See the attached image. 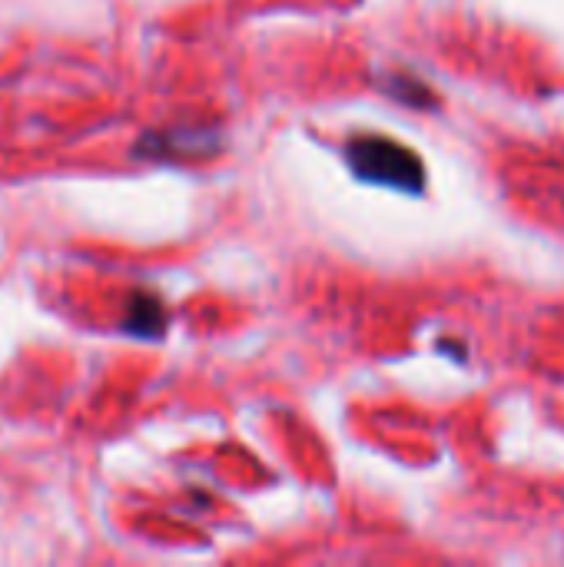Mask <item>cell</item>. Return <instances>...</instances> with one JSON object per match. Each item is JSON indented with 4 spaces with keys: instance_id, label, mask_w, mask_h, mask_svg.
<instances>
[{
    "instance_id": "7a4b0ae2",
    "label": "cell",
    "mask_w": 564,
    "mask_h": 567,
    "mask_svg": "<svg viewBox=\"0 0 564 567\" xmlns=\"http://www.w3.org/2000/svg\"><path fill=\"white\" fill-rule=\"evenodd\" d=\"M133 336H143V339H153L163 332L166 326V312H163V302L153 296V292H136L126 306V322H123Z\"/></svg>"
},
{
    "instance_id": "3957f363",
    "label": "cell",
    "mask_w": 564,
    "mask_h": 567,
    "mask_svg": "<svg viewBox=\"0 0 564 567\" xmlns=\"http://www.w3.org/2000/svg\"><path fill=\"white\" fill-rule=\"evenodd\" d=\"M386 93L396 96V100H402V103H409V106H432L435 103V96L429 93L425 83H419L412 76H402V73H396V76L386 80Z\"/></svg>"
},
{
    "instance_id": "6da1fadb",
    "label": "cell",
    "mask_w": 564,
    "mask_h": 567,
    "mask_svg": "<svg viewBox=\"0 0 564 567\" xmlns=\"http://www.w3.org/2000/svg\"><path fill=\"white\" fill-rule=\"evenodd\" d=\"M346 159L352 173L366 183L392 186L419 196L425 189V166L416 150L389 140V136H356L346 146Z\"/></svg>"
}]
</instances>
